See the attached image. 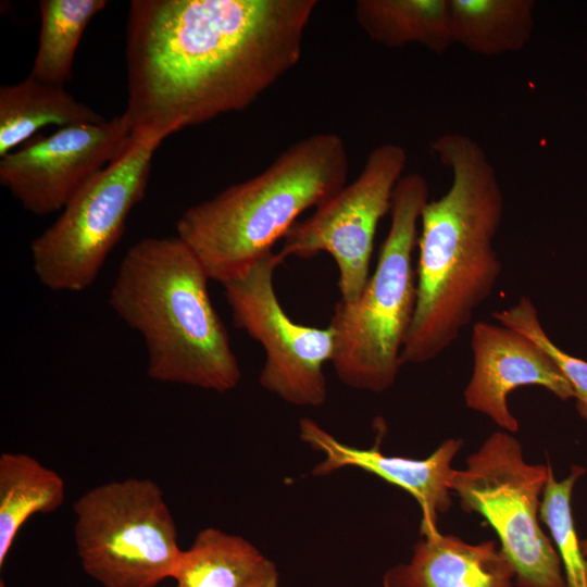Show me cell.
<instances>
[{"instance_id": "obj_1", "label": "cell", "mask_w": 587, "mask_h": 587, "mask_svg": "<svg viewBox=\"0 0 587 587\" xmlns=\"http://www.w3.org/2000/svg\"><path fill=\"white\" fill-rule=\"evenodd\" d=\"M317 0H133V135L170 136L250 107L300 60Z\"/></svg>"}, {"instance_id": "obj_2", "label": "cell", "mask_w": 587, "mask_h": 587, "mask_svg": "<svg viewBox=\"0 0 587 587\" xmlns=\"http://www.w3.org/2000/svg\"><path fill=\"white\" fill-rule=\"evenodd\" d=\"M432 150L451 172V184L422 211L416 304L402 365L427 363L452 346L502 271L494 241L504 214V195L486 151L459 133L439 136Z\"/></svg>"}, {"instance_id": "obj_3", "label": "cell", "mask_w": 587, "mask_h": 587, "mask_svg": "<svg viewBox=\"0 0 587 587\" xmlns=\"http://www.w3.org/2000/svg\"><path fill=\"white\" fill-rule=\"evenodd\" d=\"M209 279L176 235L143 238L123 257L108 302L141 335L151 379L218 394L239 384L241 369Z\"/></svg>"}, {"instance_id": "obj_4", "label": "cell", "mask_w": 587, "mask_h": 587, "mask_svg": "<svg viewBox=\"0 0 587 587\" xmlns=\"http://www.w3.org/2000/svg\"><path fill=\"white\" fill-rule=\"evenodd\" d=\"M349 154L336 133L291 143L262 172L188 208L176 236L221 285L273 251L297 218L347 185Z\"/></svg>"}, {"instance_id": "obj_5", "label": "cell", "mask_w": 587, "mask_h": 587, "mask_svg": "<svg viewBox=\"0 0 587 587\" xmlns=\"http://www.w3.org/2000/svg\"><path fill=\"white\" fill-rule=\"evenodd\" d=\"M428 201L429 186L422 174L400 178L373 274L354 301L339 300L335 307L328 325L335 340L330 363L339 380L350 388L380 394L399 375L416 304L413 253Z\"/></svg>"}, {"instance_id": "obj_6", "label": "cell", "mask_w": 587, "mask_h": 587, "mask_svg": "<svg viewBox=\"0 0 587 587\" xmlns=\"http://www.w3.org/2000/svg\"><path fill=\"white\" fill-rule=\"evenodd\" d=\"M168 136L133 135L127 150L83 184L32 241L33 270L42 286L80 292L95 283L130 211L143 199L153 155Z\"/></svg>"}, {"instance_id": "obj_7", "label": "cell", "mask_w": 587, "mask_h": 587, "mask_svg": "<svg viewBox=\"0 0 587 587\" xmlns=\"http://www.w3.org/2000/svg\"><path fill=\"white\" fill-rule=\"evenodd\" d=\"M82 567L103 587H155L183 551L161 487L129 477L96 486L73 505Z\"/></svg>"}, {"instance_id": "obj_8", "label": "cell", "mask_w": 587, "mask_h": 587, "mask_svg": "<svg viewBox=\"0 0 587 587\" xmlns=\"http://www.w3.org/2000/svg\"><path fill=\"white\" fill-rule=\"evenodd\" d=\"M548 466L528 464L521 442L511 433L491 434L453 470L449 489L466 513L482 515L497 533L511 562L516 587H566L561 560L539 525Z\"/></svg>"}, {"instance_id": "obj_9", "label": "cell", "mask_w": 587, "mask_h": 587, "mask_svg": "<svg viewBox=\"0 0 587 587\" xmlns=\"http://www.w3.org/2000/svg\"><path fill=\"white\" fill-rule=\"evenodd\" d=\"M284 262L270 252L222 284L236 328L258 341L265 354L259 382L297 407H320L327 398L324 364L334 354V333L298 324L280 305L274 273Z\"/></svg>"}, {"instance_id": "obj_10", "label": "cell", "mask_w": 587, "mask_h": 587, "mask_svg": "<svg viewBox=\"0 0 587 587\" xmlns=\"http://www.w3.org/2000/svg\"><path fill=\"white\" fill-rule=\"evenodd\" d=\"M407 162V151L398 143L375 147L352 183L291 227L278 251L283 260L328 253L338 267L340 300L354 301L371 276L377 226L390 211Z\"/></svg>"}, {"instance_id": "obj_11", "label": "cell", "mask_w": 587, "mask_h": 587, "mask_svg": "<svg viewBox=\"0 0 587 587\" xmlns=\"http://www.w3.org/2000/svg\"><path fill=\"white\" fill-rule=\"evenodd\" d=\"M133 141L125 113L103 123L61 127L35 136L0 160V183L32 214L63 210L91 176L118 159Z\"/></svg>"}, {"instance_id": "obj_12", "label": "cell", "mask_w": 587, "mask_h": 587, "mask_svg": "<svg viewBox=\"0 0 587 587\" xmlns=\"http://www.w3.org/2000/svg\"><path fill=\"white\" fill-rule=\"evenodd\" d=\"M473 372L464 389L467 408L488 416L509 433L519 421L508 404L509 395L522 386H540L562 401L574 392L546 351L530 338L502 324L479 321L473 325Z\"/></svg>"}, {"instance_id": "obj_13", "label": "cell", "mask_w": 587, "mask_h": 587, "mask_svg": "<svg viewBox=\"0 0 587 587\" xmlns=\"http://www.w3.org/2000/svg\"><path fill=\"white\" fill-rule=\"evenodd\" d=\"M299 436L324 455L312 470L314 476H325L345 467L372 473L408 491L417 501L422 511V537L439 533V514L447 513L452 505L449 478L454 470L452 460L463 445L461 439H446L429 457L411 459L384 454L379 441L370 449L346 445L308 417L299 422Z\"/></svg>"}, {"instance_id": "obj_14", "label": "cell", "mask_w": 587, "mask_h": 587, "mask_svg": "<svg viewBox=\"0 0 587 587\" xmlns=\"http://www.w3.org/2000/svg\"><path fill=\"white\" fill-rule=\"evenodd\" d=\"M514 577L494 540L473 545L439 532L421 538L408 563L387 570L383 587H512Z\"/></svg>"}, {"instance_id": "obj_15", "label": "cell", "mask_w": 587, "mask_h": 587, "mask_svg": "<svg viewBox=\"0 0 587 587\" xmlns=\"http://www.w3.org/2000/svg\"><path fill=\"white\" fill-rule=\"evenodd\" d=\"M173 579L177 587H278L279 575L250 541L209 527L183 551Z\"/></svg>"}, {"instance_id": "obj_16", "label": "cell", "mask_w": 587, "mask_h": 587, "mask_svg": "<svg viewBox=\"0 0 587 587\" xmlns=\"http://www.w3.org/2000/svg\"><path fill=\"white\" fill-rule=\"evenodd\" d=\"M105 121L103 115L78 101L64 86L28 75L18 83L0 87V157L33 138L45 126L61 128Z\"/></svg>"}, {"instance_id": "obj_17", "label": "cell", "mask_w": 587, "mask_h": 587, "mask_svg": "<svg viewBox=\"0 0 587 587\" xmlns=\"http://www.w3.org/2000/svg\"><path fill=\"white\" fill-rule=\"evenodd\" d=\"M354 16L370 39L387 48L416 43L444 54L454 45L449 0H358Z\"/></svg>"}, {"instance_id": "obj_18", "label": "cell", "mask_w": 587, "mask_h": 587, "mask_svg": "<svg viewBox=\"0 0 587 587\" xmlns=\"http://www.w3.org/2000/svg\"><path fill=\"white\" fill-rule=\"evenodd\" d=\"M453 43L483 57L522 50L534 28V0H449Z\"/></svg>"}, {"instance_id": "obj_19", "label": "cell", "mask_w": 587, "mask_h": 587, "mask_svg": "<svg viewBox=\"0 0 587 587\" xmlns=\"http://www.w3.org/2000/svg\"><path fill=\"white\" fill-rule=\"evenodd\" d=\"M65 499V483L53 470L22 452L0 455V567L15 537L35 514L58 510Z\"/></svg>"}, {"instance_id": "obj_20", "label": "cell", "mask_w": 587, "mask_h": 587, "mask_svg": "<svg viewBox=\"0 0 587 587\" xmlns=\"http://www.w3.org/2000/svg\"><path fill=\"white\" fill-rule=\"evenodd\" d=\"M105 0H40V32L29 75L65 86L73 77V63L80 38Z\"/></svg>"}, {"instance_id": "obj_21", "label": "cell", "mask_w": 587, "mask_h": 587, "mask_svg": "<svg viewBox=\"0 0 587 587\" xmlns=\"http://www.w3.org/2000/svg\"><path fill=\"white\" fill-rule=\"evenodd\" d=\"M547 466L539 517L547 525L555 545L566 587H587V558L577 536L571 505L574 486L585 474V469L573 465L564 479L557 480L549 462Z\"/></svg>"}, {"instance_id": "obj_22", "label": "cell", "mask_w": 587, "mask_h": 587, "mask_svg": "<svg viewBox=\"0 0 587 587\" xmlns=\"http://www.w3.org/2000/svg\"><path fill=\"white\" fill-rule=\"evenodd\" d=\"M492 316L499 324L525 335L546 351L571 385L577 413L587 422V361L567 353L552 341L532 299L522 296L511 307L494 312Z\"/></svg>"}, {"instance_id": "obj_23", "label": "cell", "mask_w": 587, "mask_h": 587, "mask_svg": "<svg viewBox=\"0 0 587 587\" xmlns=\"http://www.w3.org/2000/svg\"><path fill=\"white\" fill-rule=\"evenodd\" d=\"M580 545H582L583 552L585 557L587 558V538L580 540Z\"/></svg>"}, {"instance_id": "obj_24", "label": "cell", "mask_w": 587, "mask_h": 587, "mask_svg": "<svg viewBox=\"0 0 587 587\" xmlns=\"http://www.w3.org/2000/svg\"><path fill=\"white\" fill-rule=\"evenodd\" d=\"M0 587H7L3 580L0 582Z\"/></svg>"}, {"instance_id": "obj_25", "label": "cell", "mask_w": 587, "mask_h": 587, "mask_svg": "<svg viewBox=\"0 0 587 587\" xmlns=\"http://www.w3.org/2000/svg\"><path fill=\"white\" fill-rule=\"evenodd\" d=\"M174 587H177V586H174Z\"/></svg>"}]
</instances>
